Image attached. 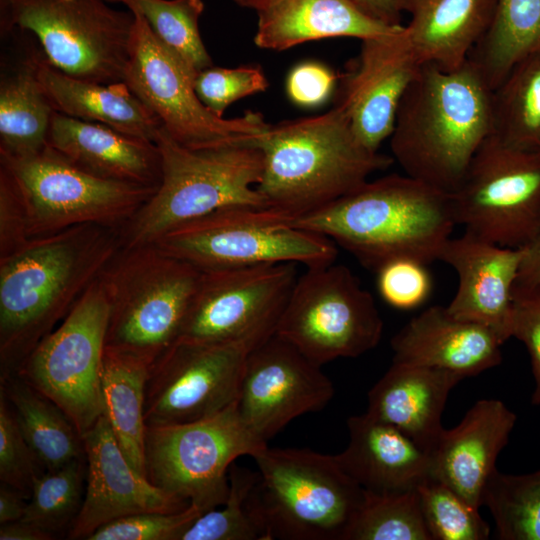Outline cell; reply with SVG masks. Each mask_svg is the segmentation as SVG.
Here are the masks:
<instances>
[{
    "label": "cell",
    "instance_id": "6da1fadb",
    "mask_svg": "<svg viewBox=\"0 0 540 540\" xmlns=\"http://www.w3.org/2000/svg\"><path fill=\"white\" fill-rule=\"evenodd\" d=\"M122 247L115 226L82 224L1 257V377L17 371Z\"/></svg>",
    "mask_w": 540,
    "mask_h": 540
},
{
    "label": "cell",
    "instance_id": "7a4b0ae2",
    "mask_svg": "<svg viewBox=\"0 0 540 540\" xmlns=\"http://www.w3.org/2000/svg\"><path fill=\"white\" fill-rule=\"evenodd\" d=\"M492 89L470 61L445 71L421 65L397 108L389 137L406 175L452 193L492 134Z\"/></svg>",
    "mask_w": 540,
    "mask_h": 540
},
{
    "label": "cell",
    "instance_id": "3957f363",
    "mask_svg": "<svg viewBox=\"0 0 540 540\" xmlns=\"http://www.w3.org/2000/svg\"><path fill=\"white\" fill-rule=\"evenodd\" d=\"M293 224L331 239L374 272L396 258L439 260L457 225L450 193L406 174L368 180Z\"/></svg>",
    "mask_w": 540,
    "mask_h": 540
},
{
    "label": "cell",
    "instance_id": "277c9868",
    "mask_svg": "<svg viewBox=\"0 0 540 540\" xmlns=\"http://www.w3.org/2000/svg\"><path fill=\"white\" fill-rule=\"evenodd\" d=\"M263 154L257 191L294 220L351 193L392 156L367 148L339 106L321 115L270 124L254 140Z\"/></svg>",
    "mask_w": 540,
    "mask_h": 540
},
{
    "label": "cell",
    "instance_id": "5b68a950",
    "mask_svg": "<svg viewBox=\"0 0 540 540\" xmlns=\"http://www.w3.org/2000/svg\"><path fill=\"white\" fill-rule=\"evenodd\" d=\"M252 458L258 478L246 508L261 540H345L365 490L335 455L267 445Z\"/></svg>",
    "mask_w": 540,
    "mask_h": 540
},
{
    "label": "cell",
    "instance_id": "8992f818",
    "mask_svg": "<svg viewBox=\"0 0 540 540\" xmlns=\"http://www.w3.org/2000/svg\"><path fill=\"white\" fill-rule=\"evenodd\" d=\"M254 140L192 149L161 128L156 145L161 180L151 198L127 221L123 247L154 243L174 227L229 207H268L257 191L263 154Z\"/></svg>",
    "mask_w": 540,
    "mask_h": 540
},
{
    "label": "cell",
    "instance_id": "52a82bcc",
    "mask_svg": "<svg viewBox=\"0 0 540 540\" xmlns=\"http://www.w3.org/2000/svg\"><path fill=\"white\" fill-rule=\"evenodd\" d=\"M201 274L154 244L122 247L100 274L110 304L105 345L152 364L179 339Z\"/></svg>",
    "mask_w": 540,
    "mask_h": 540
},
{
    "label": "cell",
    "instance_id": "ba28073f",
    "mask_svg": "<svg viewBox=\"0 0 540 540\" xmlns=\"http://www.w3.org/2000/svg\"><path fill=\"white\" fill-rule=\"evenodd\" d=\"M293 221L271 207H229L178 225L152 244L201 271L288 262L306 268L334 263L335 242Z\"/></svg>",
    "mask_w": 540,
    "mask_h": 540
},
{
    "label": "cell",
    "instance_id": "9c48e42d",
    "mask_svg": "<svg viewBox=\"0 0 540 540\" xmlns=\"http://www.w3.org/2000/svg\"><path fill=\"white\" fill-rule=\"evenodd\" d=\"M134 23L106 0H0V32L30 31L51 65L92 82H123Z\"/></svg>",
    "mask_w": 540,
    "mask_h": 540
},
{
    "label": "cell",
    "instance_id": "30bf717a",
    "mask_svg": "<svg viewBox=\"0 0 540 540\" xmlns=\"http://www.w3.org/2000/svg\"><path fill=\"white\" fill-rule=\"evenodd\" d=\"M109 317L99 275L14 373L60 407L82 437L105 411L101 367Z\"/></svg>",
    "mask_w": 540,
    "mask_h": 540
},
{
    "label": "cell",
    "instance_id": "8fae6325",
    "mask_svg": "<svg viewBox=\"0 0 540 540\" xmlns=\"http://www.w3.org/2000/svg\"><path fill=\"white\" fill-rule=\"evenodd\" d=\"M265 446L245 426L236 401L204 419L147 427L146 478L205 513L227 500L234 461Z\"/></svg>",
    "mask_w": 540,
    "mask_h": 540
},
{
    "label": "cell",
    "instance_id": "7c38bea8",
    "mask_svg": "<svg viewBox=\"0 0 540 540\" xmlns=\"http://www.w3.org/2000/svg\"><path fill=\"white\" fill-rule=\"evenodd\" d=\"M383 327L371 293L347 266L334 262L298 276L276 334L321 366L375 348Z\"/></svg>",
    "mask_w": 540,
    "mask_h": 540
},
{
    "label": "cell",
    "instance_id": "4fadbf2b",
    "mask_svg": "<svg viewBox=\"0 0 540 540\" xmlns=\"http://www.w3.org/2000/svg\"><path fill=\"white\" fill-rule=\"evenodd\" d=\"M131 10V9H129ZM123 82L158 117L177 143L192 149L251 141L269 127L261 113L218 117L199 99L196 76L153 34L135 10Z\"/></svg>",
    "mask_w": 540,
    "mask_h": 540
},
{
    "label": "cell",
    "instance_id": "5bb4252c",
    "mask_svg": "<svg viewBox=\"0 0 540 540\" xmlns=\"http://www.w3.org/2000/svg\"><path fill=\"white\" fill-rule=\"evenodd\" d=\"M457 225L503 247L523 248L540 236V151L485 139L450 193Z\"/></svg>",
    "mask_w": 540,
    "mask_h": 540
},
{
    "label": "cell",
    "instance_id": "9a60e30c",
    "mask_svg": "<svg viewBox=\"0 0 540 540\" xmlns=\"http://www.w3.org/2000/svg\"><path fill=\"white\" fill-rule=\"evenodd\" d=\"M0 164L17 183L30 237L82 224L127 222L157 189L93 175L48 145L31 156L0 158Z\"/></svg>",
    "mask_w": 540,
    "mask_h": 540
},
{
    "label": "cell",
    "instance_id": "2e32d148",
    "mask_svg": "<svg viewBox=\"0 0 540 540\" xmlns=\"http://www.w3.org/2000/svg\"><path fill=\"white\" fill-rule=\"evenodd\" d=\"M297 278L289 262L202 271L178 340L252 351L276 334Z\"/></svg>",
    "mask_w": 540,
    "mask_h": 540
},
{
    "label": "cell",
    "instance_id": "e0dca14e",
    "mask_svg": "<svg viewBox=\"0 0 540 540\" xmlns=\"http://www.w3.org/2000/svg\"><path fill=\"white\" fill-rule=\"evenodd\" d=\"M248 353L236 344L177 340L150 366L146 426L197 421L235 403Z\"/></svg>",
    "mask_w": 540,
    "mask_h": 540
},
{
    "label": "cell",
    "instance_id": "ac0fdd59",
    "mask_svg": "<svg viewBox=\"0 0 540 540\" xmlns=\"http://www.w3.org/2000/svg\"><path fill=\"white\" fill-rule=\"evenodd\" d=\"M320 367L277 334L250 351L237 399L247 429L267 444L293 419L324 408L334 386Z\"/></svg>",
    "mask_w": 540,
    "mask_h": 540
},
{
    "label": "cell",
    "instance_id": "d6986e66",
    "mask_svg": "<svg viewBox=\"0 0 540 540\" xmlns=\"http://www.w3.org/2000/svg\"><path fill=\"white\" fill-rule=\"evenodd\" d=\"M361 42L359 54L339 77L335 105L345 111L362 144L378 151L390 137L400 100L422 64L404 26Z\"/></svg>",
    "mask_w": 540,
    "mask_h": 540
},
{
    "label": "cell",
    "instance_id": "ffe728a7",
    "mask_svg": "<svg viewBox=\"0 0 540 540\" xmlns=\"http://www.w3.org/2000/svg\"><path fill=\"white\" fill-rule=\"evenodd\" d=\"M87 462L82 507L67 538L88 539L101 526L143 512H177L190 504L154 486L125 457L105 415L83 435Z\"/></svg>",
    "mask_w": 540,
    "mask_h": 540
},
{
    "label": "cell",
    "instance_id": "44dd1931",
    "mask_svg": "<svg viewBox=\"0 0 540 540\" xmlns=\"http://www.w3.org/2000/svg\"><path fill=\"white\" fill-rule=\"evenodd\" d=\"M524 249L503 247L466 231L450 237L439 256L458 275L448 313L490 328L504 344L511 338L512 293Z\"/></svg>",
    "mask_w": 540,
    "mask_h": 540
},
{
    "label": "cell",
    "instance_id": "7402d4cb",
    "mask_svg": "<svg viewBox=\"0 0 540 540\" xmlns=\"http://www.w3.org/2000/svg\"><path fill=\"white\" fill-rule=\"evenodd\" d=\"M0 158L34 155L47 145L55 109L40 79L47 57L30 31L0 32Z\"/></svg>",
    "mask_w": 540,
    "mask_h": 540
},
{
    "label": "cell",
    "instance_id": "603a6c76",
    "mask_svg": "<svg viewBox=\"0 0 540 540\" xmlns=\"http://www.w3.org/2000/svg\"><path fill=\"white\" fill-rule=\"evenodd\" d=\"M516 420L517 415L501 400H478L456 427L442 431L428 452L430 477L479 509L485 485Z\"/></svg>",
    "mask_w": 540,
    "mask_h": 540
},
{
    "label": "cell",
    "instance_id": "cb8c5ba5",
    "mask_svg": "<svg viewBox=\"0 0 540 540\" xmlns=\"http://www.w3.org/2000/svg\"><path fill=\"white\" fill-rule=\"evenodd\" d=\"M497 334L490 328L450 315L446 307H428L392 338L393 361L476 376L502 361Z\"/></svg>",
    "mask_w": 540,
    "mask_h": 540
},
{
    "label": "cell",
    "instance_id": "d4e9b609",
    "mask_svg": "<svg viewBox=\"0 0 540 540\" xmlns=\"http://www.w3.org/2000/svg\"><path fill=\"white\" fill-rule=\"evenodd\" d=\"M47 145L81 169L107 179L158 187L161 160L155 142L55 111Z\"/></svg>",
    "mask_w": 540,
    "mask_h": 540
},
{
    "label": "cell",
    "instance_id": "484cf974",
    "mask_svg": "<svg viewBox=\"0 0 540 540\" xmlns=\"http://www.w3.org/2000/svg\"><path fill=\"white\" fill-rule=\"evenodd\" d=\"M348 445L335 455L364 490L395 493L417 489L430 477L426 451L398 428L367 414L347 420Z\"/></svg>",
    "mask_w": 540,
    "mask_h": 540
},
{
    "label": "cell",
    "instance_id": "4316f807",
    "mask_svg": "<svg viewBox=\"0 0 540 540\" xmlns=\"http://www.w3.org/2000/svg\"><path fill=\"white\" fill-rule=\"evenodd\" d=\"M462 379L454 372L393 361L370 389L366 413L398 428L428 453L444 430L449 393Z\"/></svg>",
    "mask_w": 540,
    "mask_h": 540
},
{
    "label": "cell",
    "instance_id": "83f0119b",
    "mask_svg": "<svg viewBox=\"0 0 540 540\" xmlns=\"http://www.w3.org/2000/svg\"><path fill=\"white\" fill-rule=\"evenodd\" d=\"M401 5L411 17L404 28L418 61L454 71L490 27L496 0H401Z\"/></svg>",
    "mask_w": 540,
    "mask_h": 540
},
{
    "label": "cell",
    "instance_id": "f1b7e54d",
    "mask_svg": "<svg viewBox=\"0 0 540 540\" xmlns=\"http://www.w3.org/2000/svg\"><path fill=\"white\" fill-rule=\"evenodd\" d=\"M257 15L254 43L273 51L334 37L362 41L403 27L390 26L371 17L352 0H279Z\"/></svg>",
    "mask_w": 540,
    "mask_h": 540
},
{
    "label": "cell",
    "instance_id": "f546056e",
    "mask_svg": "<svg viewBox=\"0 0 540 540\" xmlns=\"http://www.w3.org/2000/svg\"><path fill=\"white\" fill-rule=\"evenodd\" d=\"M40 79L55 111L156 141L161 121L124 82L104 84L76 78L48 59L41 66Z\"/></svg>",
    "mask_w": 540,
    "mask_h": 540
},
{
    "label": "cell",
    "instance_id": "4dcf8cb0",
    "mask_svg": "<svg viewBox=\"0 0 540 540\" xmlns=\"http://www.w3.org/2000/svg\"><path fill=\"white\" fill-rule=\"evenodd\" d=\"M150 366L142 357L105 345L101 367L104 415L125 457L145 477L144 405Z\"/></svg>",
    "mask_w": 540,
    "mask_h": 540
},
{
    "label": "cell",
    "instance_id": "1f68e13d",
    "mask_svg": "<svg viewBox=\"0 0 540 540\" xmlns=\"http://www.w3.org/2000/svg\"><path fill=\"white\" fill-rule=\"evenodd\" d=\"M0 391L39 465L55 470L85 457L82 436L54 402L15 374L1 377Z\"/></svg>",
    "mask_w": 540,
    "mask_h": 540
},
{
    "label": "cell",
    "instance_id": "d6a6232c",
    "mask_svg": "<svg viewBox=\"0 0 540 540\" xmlns=\"http://www.w3.org/2000/svg\"><path fill=\"white\" fill-rule=\"evenodd\" d=\"M540 50V0H496L490 27L470 60L493 90L522 58Z\"/></svg>",
    "mask_w": 540,
    "mask_h": 540
},
{
    "label": "cell",
    "instance_id": "836d02e7",
    "mask_svg": "<svg viewBox=\"0 0 540 540\" xmlns=\"http://www.w3.org/2000/svg\"><path fill=\"white\" fill-rule=\"evenodd\" d=\"M492 135L540 151V50L518 61L491 94Z\"/></svg>",
    "mask_w": 540,
    "mask_h": 540
},
{
    "label": "cell",
    "instance_id": "e575fe53",
    "mask_svg": "<svg viewBox=\"0 0 540 540\" xmlns=\"http://www.w3.org/2000/svg\"><path fill=\"white\" fill-rule=\"evenodd\" d=\"M140 13L156 38L195 76L213 66L199 31L202 0H124Z\"/></svg>",
    "mask_w": 540,
    "mask_h": 540
},
{
    "label": "cell",
    "instance_id": "d590c367",
    "mask_svg": "<svg viewBox=\"0 0 540 540\" xmlns=\"http://www.w3.org/2000/svg\"><path fill=\"white\" fill-rule=\"evenodd\" d=\"M500 540H540V469L512 475L497 468L482 497Z\"/></svg>",
    "mask_w": 540,
    "mask_h": 540
},
{
    "label": "cell",
    "instance_id": "8d00e7d4",
    "mask_svg": "<svg viewBox=\"0 0 540 540\" xmlns=\"http://www.w3.org/2000/svg\"><path fill=\"white\" fill-rule=\"evenodd\" d=\"M345 540H432L418 489L395 493L365 490Z\"/></svg>",
    "mask_w": 540,
    "mask_h": 540
},
{
    "label": "cell",
    "instance_id": "74e56055",
    "mask_svg": "<svg viewBox=\"0 0 540 540\" xmlns=\"http://www.w3.org/2000/svg\"><path fill=\"white\" fill-rule=\"evenodd\" d=\"M86 477V457L38 474L21 520L53 535L67 528L69 531L82 507Z\"/></svg>",
    "mask_w": 540,
    "mask_h": 540
},
{
    "label": "cell",
    "instance_id": "f35d334b",
    "mask_svg": "<svg viewBox=\"0 0 540 540\" xmlns=\"http://www.w3.org/2000/svg\"><path fill=\"white\" fill-rule=\"evenodd\" d=\"M420 504L432 540H486L490 527L479 509L452 488L429 477L418 486Z\"/></svg>",
    "mask_w": 540,
    "mask_h": 540
},
{
    "label": "cell",
    "instance_id": "ab89813d",
    "mask_svg": "<svg viewBox=\"0 0 540 540\" xmlns=\"http://www.w3.org/2000/svg\"><path fill=\"white\" fill-rule=\"evenodd\" d=\"M258 478L257 471L232 464L229 494L220 509L201 514L181 540H261V533L246 508V499Z\"/></svg>",
    "mask_w": 540,
    "mask_h": 540
},
{
    "label": "cell",
    "instance_id": "60d3db41",
    "mask_svg": "<svg viewBox=\"0 0 540 540\" xmlns=\"http://www.w3.org/2000/svg\"><path fill=\"white\" fill-rule=\"evenodd\" d=\"M194 86L202 103L216 116L224 117V112L232 103L264 92L269 83L259 66H211L198 73Z\"/></svg>",
    "mask_w": 540,
    "mask_h": 540
},
{
    "label": "cell",
    "instance_id": "b9f144b4",
    "mask_svg": "<svg viewBox=\"0 0 540 540\" xmlns=\"http://www.w3.org/2000/svg\"><path fill=\"white\" fill-rule=\"evenodd\" d=\"M203 512L193 504L177 512H143L111 521L87 540H181Z\"/></svg>",
    "mask_w": 540,
    "mask_h": 540
},
{
    "label": "cell",
    "instance_id": "7bdbcfd3",
    "mask_svg": "<svg viewBox=\"0 0 540 540\" xmlns=\"http://www.w3.org/2000/svg\"><path fill=\"white\" fill-rule=\"evenodd\" d=\"M382 299L400 310L421 306L432 291V277L427 264L411 258H396L375 272Z\"/></svg>",
    "mask_w": 540,
    "mask_h": 540
},
{
    "label": "cell",
    "instance_id": "ee69618b",
    "mask_svg": "<svg viewBox=\"0 0 540 540\" xmlns=\"http://www.w3.org/2000/svg\"><path fill=\"white\" fill-rule=\"evenodd\" d=\"M33 451L24 439L12 409L0 391V481L30 495L34 478L40 474Z\"/></svg>",
    "mask_w": 540,
    "mask_h": 540
},
{
    "label": "cell",
    "instance_id": "f6af8a7d",
    "mask_svg": "<svg viewBox=\"0 0 540 540\" xmlns=\"http://www.w3.org/2000/svg\"><path fill=\"white\" fill-rule=\"evenodd\" d=\"M511 337L521 341L530 356L534 378L533 405H540V283L516 284L512 293Z\"/></svg>",
    "mask_w": 540,
    "mask_h": 540
},
{
    "label": "cell",
    "instance_id": "bcb514c9",
    "mask_svg": "<svg viewBox=\"0 0 540 540\" xmlns=\"http://www.w3.org/2000/svg\"><path fill=\"white\" fill-rule=\"evenodd\" d=\"M25 205L11 172L0 164V246L1 257L30 239Z\"/></svg>",
    "mask_w": 540,
    "mask_h": 540
},
{
    "label": "cell",
    "instance_id": "7dc6e473",
    "mask_svg": "<svg viewBox=\"0 0 540 540\" xmlns=\"http://www.w3.org/2000/svg\"><path fill=\"white\" fill-rule=\"evenodd\" d=\"M337 76L326 66L307 61L295 66L286 80L290 100L303 107L322 104L333 92Z\"/></svg>",
    "mask_w": 540,
    "mask_h": 540
},
{
    "label": "cell",
    "instance_id": "c3c4849f",
    "mask_svg": "<svg viewBox=\"0 0 540 540\" xmlns=\"http://www.w3.org/2000/svg\"><path fill=\"white\" fill-rule=\"evenodd\" d=\"M371 17L390 26H402L401 0H352Z\"/></svg>",
    "mask_w": 540,
    "mask_h": 540
},
{
    "label": "cell",
    "instance_id": "681fc988",
    "mask_svg": "<svg viewBox=\"0 0 540 540\" xmlns=\"http://www.w3.org/2000/svg\"><path fill=\"white\" fill-rule=\"evenodd\" d=\"M25 496L17 489L1 483L0 485V524L21 520L27 503Z\"/></svg>",
    "mask_w": 540,
    "mask_h": 540
},
{
    "label": "cell",
    "instance_id": "f907efd6",
    "mask_svg": "<svg viewBox=\"0 0 540 540\" xmlns=\"http://www.w3.org/2000/svg\"><path fill=\"white\" fill-rule=\"evenodd\" d=\"M540 283V236L524 249L516 284Z\"/></svg>",
    "mask_w": 540,
    "mask_h": 540
},
{
    "label": "cell",
    "instance_id": "816d5d0a",
    "mask_svg": "<svg viewBox=\"0 0 540 540\" xmlns=\"http://www.w3.org/2000/svg\"><path fill=\"white\" fill-rule=\"evenodd\" d=\"M55 535L23 520L2 524L0 540H51Z\"/></svg>",
    "mask_w": 540,
    "mask_h": 540
},
{
    "label": "cell",
    "instance_id": "f5cc1de1",
    "mask_svg": "<svg viewBox=\"0 0 540 540\" xmlns=\"http://www.w3.org/2000/svg\"><path fill=\"white\" fill-rule=\"evenodd\" d=\"M237 5L259 12L279 0H233Z\"/></svg>",
    "mask_w": 540,
    "mask_h": 540
},
{
    "label": "cell",
    "instance_id": "db71d44e",
    "mask_svg": "<svg viewBox=\"0 0 540 540\" xmlns=\"http://www.w3.org/2000/svg\"><path fill=\"white\" fill-rule=\"evenodd\" d=\"M107 2H109L110 4H115V3H121L123 4L124 0H106Z\"/></svg>",
    "mask_w": 540,
    "mask_h": 540
}]
</instances>
